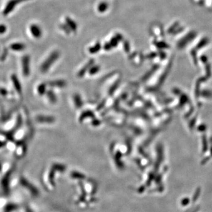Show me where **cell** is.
<instances>
[{
    "mask_svg": "<svg viewBox=\"0 0 212 212\" xmlns=\"http://www.w3.org/2000/svg\"><path fill=\"white\" fill-rule=\"evenodd\" d=\"M30 31L35 38H39L41 35V29L39 25L36 24H33L30 26Z\"/></svg>",
    "mask_w": 212,
    "mask_h": 212,
    "instance_id": "cell-2",
    "label": "cell"
},
{
    "mask_svg": "<svg viewBox=\"0 0 212 212\" xmlns=\"http://www.w3.org/2000/svg\"><path fill=\"white\" fill-rule=\"evenodd\" d=\"M13 48H14V50H21L23 48H24V45L22 44H14L12 45Z\"/></svg>",
    "mask_w": 212,
    "mask_h": 212,
    "instance_id": "cell-3",
    "label": "cell"
},
{
    "mask_svg": "<svg viewBox=\"0 0 212 212\" xmlns=\"http://www.w3.org/2000/svg\"><path fill=\"white\" fill-rule=\"evenodd\" d=\"M6 31V27L4 25H0V34H3Z\"/></svg>",
    "mask_w": 212,
    "mask_h": 212,
    "instance_id": "cell-4",
    "label": "cell"
},
{
    "mask_svg": "<svg viewBox=\"0 0 212 212\" xmlns=\"http://www.w3.org/2000/svg\"><path fill=\"white\" fill-rule=\"evenodd\" d=\"M24 1H26V0H11L10 1L4 8L3 14L4 15H8V14L10 13L13 10V9L16 7L17 4Z\"/></svg>",
    "mask_w": 212,
    "mask_h": 212,
    "instance_id": "cell-1",
    "label": "cell"
}]
</instances>
